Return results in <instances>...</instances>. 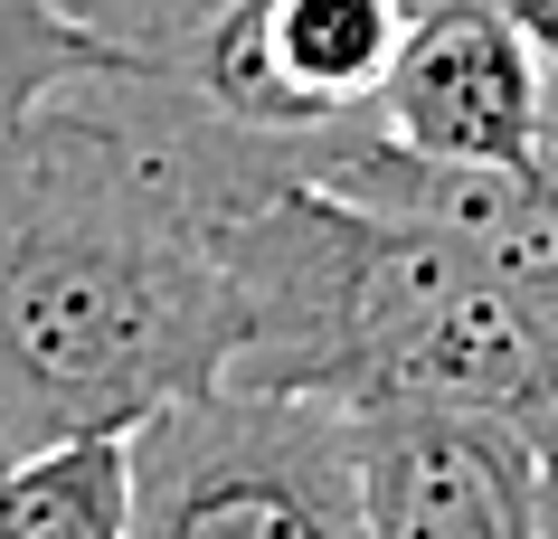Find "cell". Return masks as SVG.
<instances>
[{
    "label": "cell",
    "instance_id": "obj_10",
    "mask_svg": "<svg viewBox=\"0 0 558 539\" xmlns=\"http://www.w3.org/2000/svg\"><path fill=\"white\" fill-rule=\"evenodd\" d=\"M0 454H10V445H0Z\"/></svg>",
    "mask_w": 558,
    "mask_h": 539
},
{
    "label": "cell",
    "instance_id": "obj_4",
    "mask_svg": "<svg viewBox=\"0 0 558 539\" xmlns=\"http://www.w3.org/2000/svg\"><path fill=\"white\" fill-rule=\"evenodd\" d=\"M426 0H228L161 76L256 143H331L379 114Z\"/></svg>",
    "mask_w": 558,
    "mask_h": 539
},
{
    "label": "cell",
    "instance_id": "obj_3",
    "mask_svg": "<svg viewBox=\"0 0 558 539\" xmlns=\"http://www.w3.org/2000/svg\"><path fill=\"white\" fill-rule=\"evenodd\" d=\"M133 539H369L360 417L208 389L133 436Z\"/></svg>",
    "mask_w": 558,
    "mask_h": 539
},
{
    "label": "cell",
    "instance_id": "obj_7",
    "mask_svg": "<svg viewBox=\"0 0 558 539\" xmlns=\"http://www.w3.org/2000/svg\"><path fill=\"white\" fill-rule=\"evenodd\" d=\"M95 66H114V58L86 29H66L48 0H0V133L20 114H38L58 86L95 76Z\"/></svg>",
    "mask_w": 558,
    "mask_h": 539
},
{
    "label": "cell",
    "instance_id": "obj_5",
    "mask_svg": "<svg viewBox=\"0 0 558 539\" xmlns=\"http://www.w3.org/2000/svg\"><path fill=\"white\" fill-rule=\"evenodd\" d=\"M369 539H549V464L493 417H360Z\"/></svg>",
    "mask_w": 558,
    "mask_h": 539
},
{
    "label": "cell",
    "instance_id": "obj_2",
    "mask_svg": "<svg viewBox=\"0 0 558 539\" xmlns=\"http://www.w3.org/2000/svg\"><path fill=\"white\" fill-rule=\"evenodd\" d=\"M246 397L341 417H493L530 445L558 436V303L483 246L369 218L294 180L228 228Z\"/></svg>",
    "mask_w": 558,
    "mask_h": 539
},
{
    "label": "cell",
    "instance_id": "obj_1",
    "mask_svg": "<svg viewBox=\"0 0 558 539\" xmlns=\"http://www.w3.org/2000/svg\"><path fill=\"white\" fill-rule=\"evenodd\" d=\"M294 180L161 66H95L0 133V445H133L228 389V228Z\"/></svg>",
    "mask_w": 558,
    "mask_h": 539
},
{
    "label": "cell",
    "instance_id": "obj_6",
    "mask_svg": "<svg viewBox=\"0 0 558 539\" xmlns=\"http://www.w3.org/2000/svg\"><path fill=\"white\" fill-rule=\"evenodd\" d=\"M0 539H133V445H10L0 454Z\"/></svg>",
    "mask_w": 558,
    "mask_h": 539
},
{
    "label": "cell",
    "instance_id": "obj_8",
    "mask_svg": "<svg viewBox=\"0 0 558 539\" xmlns=\"http://www.w3.org/2000/svg\"><path fill=\"white\" fill-rule=\"evenodd\" d=\"M48 10H58L66 29H86L123 66H180L228 0H48Z\"/></svg>",
    "mask_w": 558,
    "mask_h": 539
},
{
    "label": "cell",
    "instance_id": "obj_9",
    "mask_svg": "<svg viewBox=\"0 0 558 539\" xmlns=\"http://www.w3.org/2000/svg\"><path fill=\"white\" fill-rule=\"evenodd\" d=\"M539 464H549V539H558V436L539 445Z\"/></svg>",
    "mask_w": 558,
    "mask_h": 539
}]
</instances>
